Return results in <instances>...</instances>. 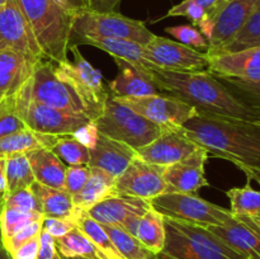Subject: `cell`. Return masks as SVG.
I'll use <instances>...</instances> for the list:
<instances>
[{"label": "cell", "mask_w": 260, "mask_h": 259, "mask_svg": "<svg viewBox=\"0 0 260 259\" xmlns=\"http://www.w3.org/2000/svg\"><path fill=\"white\" fill-rule=\"evenodd\" d=\"M149 76L161 93L170 94L194 107L198 114L254 122L260 114L246 106L210 71L179 73L155 69Z\"/></svg>", "instance_id": "cell-1"}, {"label": "cell", "mask_w": 260, "mask_h": 259, "mask_svg": "<svg viewBox=\"0 0 260 259\" xmlns=\"http://www.w3.org/2000/svg\"><path fill=\"white\" fill-rule=\"evenodd\" d=\"M182 131L211 156L231 161L240 170L260 167V130L253 122L197 114Z\"/></svg>", "instance_id": "cell-2"}, {"label": "cell", "mask_w": 260, "mask_h": 259, "mask_svg": "<svg viewBox=\"0 0 260 259\" xmlns=\"http://www.w3.org/2000/svg\"><path fill=\"white\" fill-rule=\"evenodd\" d=\"M47 60H68L73 13L56 0H17Z\"/></svg>", "instance_id": "cell-3"}, {"label": "cell", "mask_w": 260, "mask_h": 259, "mask_svg": "<svg viewBox=\"0 0 260 259\" xmlns=\"http://www.w3.org/2000/svg\"><path fill=\"white\" fill-rule=\"evenodd\" d=\"M165 245L157 259H246L207 228L164 217Z\"/></svg>", "instance_id": "cell-4"}, {"label": "cell", "mask_w": 260, "mask_h": 259, "mask_svg": "<svg viewBox=\"0 0 260 259\" xmlns=\"http://www.w3.org/2000/svg\"><path fill=\"white\" fill-rule=\"evenodd\" d=\"M94 122L99 134L124 142L135 150L149 145L165 131L129 107L122 104L111 94Z\"/></svg>", "instance_id": "cell-5"}, {"label": "cell", "mask_w": 260, "mask_h": 259, "mask_svg": "<svg viewBox=\"0 0 260 259\" xmlns=\"http://www.w3.org/2000/svg\"><path fill=\"white\" fill-rule=\"evenodd\" d=\"M83 36L123 38L145 46L155 35L141 20L124 17L117 12L103 13L80 9L73 14L71 37Z\"/></svg>", "instance_id": "cell-6"}, {"label": "cell", "mask_w": 260, "mask_h": 259, "mask_svg": "<svg viewBox=\"0 0 260 259\" xmlns=\"http://www.w3.org/2000/svg\"><path fill=\"white\" fill-rule=\"evenodd\" d=\"M69 51L73 53V61L53 62L56 75L69 83L85 104L89 116L93 121L101 114L104 103L109 95V90L104 85L101 70L94 68L79 51L78 46H70Z\"/></svg>", "instance_id": "cell-7"}, {"label": "cell", "mask_w": 260, "mask_h": 259, "mask_svg": "<svg viewBox=\"0 0 260 259\" xmlns=\"http://www.w3.org/2000/svg\"><path fill=\"white\" fill-rule=\"evenodd\" d=\"M151 207L164 217L196 225H222L234 217L230 210L201 198L193 193L167 192L149 201Z\"/></svg>", "instance_id": "cell-8"}, {"label": "cell", "mask_w": 260, "mask_h": 259, "mask_svg": "<svg viewBox=\"0 0 260 259\" xmlns=\"http://www.w3.org/2000/svg\"><path fill=\"white\" fill-rule=\"evenodd\" d=\"M23 86L28 95L40 103L71 113L84 114L90 118L80 96L71 88L70 84L56 75L53 62L47 58L36 63L32 75Z\"/></svg>", "instance_id": "cell-9"}, {"label": "cell", "mask_w": 260, "mask_h": 259, "mask_svg": "<svg viewBox=\"0 0 260 259\" xmlns=\"http://www.w3.org/2000/svg\"><path fill=\"white\" fill-rule=\"evenodd\" d=\"M17 113L25 126L33 131L50 135H73L79 127L91 121L84 114L71 113L40 103L28 95L24 86L14 93Z\"/></svg>", "instance_id": "cell-10"}, {"label": "cell", "mask_w": 260, "mask_h": 259, "mask_svg": "<svg viewBox=\"0 0 260 259\" xmlns=\"http://www.w3.org/2000/svg\"><path fill=\"white\" fill-rule=\"evenodd\" d=\"M0 50L12 51L33 63L46 58L17 0H7L0 7Z\"/></svg>", "instance_id": "cell-11"}, {"label": "cell", "mask_w": 260, "mask_h": 259, "mask_svg": "<svg viewBox=\"0 0 260 259\" xmlns=\"http://www.w3.org/2000/svg\"><path fill=\"white\" fill-rule=\"evenodd\" d=\"M116 99L164 130L180 128L188 119L198 114L194 107L167 93Z\"/></svg>", "instance_id": "cell-12"}, {"label": "cell", "mask_w": 260, "mask_h": 259, "mask_svg": "<svg viewBox=\"0 0 260 259\" xmlns=\"http://www.w3.org/2000/svg\"><path fill=\"white\" fill-rule=\"evenodd\" d=\"M145 52L147 58L162 70L200 73L208 71L210 65V56L207 52L156 35L145 45Z\"/></svg>", "instance_id": "cell-13"}, {"label": "cell", "mask_w": 260, "mask_h": 259, "mask_svg": "<svg viewBox=\"0 0 260 259\" xmlns=\"http://www.w3.org/2000/svg\"><path fill=\"white\" fill-rule=\"evenodd\" d=\"M164 170L165 167L149 164L136 157L116 179L114 190L147 201L152 200L167 192Z\"/></svg>", "instance_id": "cell-14"}, {"label": "cell", "mask_w": 260, "mask_h": 259, "mask_svg": "<svg viewBox=\"0 0 260 259\" xmlns=\"http://www.w3.org/2000/svg\"><path fill=\"white\" fill-rule=\"evenodd\" d=\"M208 157L210 154L207 150L198 146L187 157L165 167L164 180L167 192L197 195L201 188L208 187L210 182L206 178L205 169Z\"/></svg>", "instance_id": "cell-15"}, {"label": "cell", "mask_w": 260, "mask_h": 259, "mask_svg": "<svg viewBox=\"0 0 260 259\" xmlns=\"http://www.w3.org/2000/svg\"><path fill=\"white\" fill-rule=\"evenodd\" d=\"M259 5L260 0H229L225 3L213 18L212 36L208 41V55H213L218 48L228 43Z\"/></svg>", "instance_id": "cell-16"}, {"label": "cell", "mask_w": 260, "mask_h": 259, "mask_svg": "<svg viewBox=\"0 0 260 259\" xmlns=\"http://www.w3.org/2000/svg\"><path fill=\"white\" fill-rule=\"evenodd\" d=\"M198 147L180 128L165 130L149 145L136 150L137 157L149 164L168 167L192 154Z\"/></svg>", "instance_id": "cell-17"}, {"label": "cell", "mask_w": 260, "mask_h": 259, "mask_svg": "<svg viewBox=\"0 0 260 259\" xmlns=\"http://www.w3.org/2000/svg\"><path fill=\"white\" fill-rule=\"evenodd\" d=\"M207 229L246 259H260V229L248 216H234L226 223Z\"/></svg>", "instance_id": "cell-18"}, {"label": "cell", "mask_w": 260, "mask_h": 259, "mask_svg": "<svg viewBox=\"0 0 260 259\" xmlns=\"http://www.w3.org/2000/svg\"><path fill=\"white\" fill-rule=\"evenodd\" d=\"M151 208L147 200L135 196L113 193L88 210V215L102 225H117L123 228L129 220L140 217Z\"/></svg>", "instance_id": "cell-19"}, {"label": "cell", "mask_w": 260, "mask_h": 259, "mask_svg": "<svg viewBox=\"0 0 260 259\" xmlns=\"http://www.w3.org/2000/svg\"><path fill=\"white\" fill-rule=\"evenodd\" d=\"M208 56V71L215 76L249 81L260 80V47Z\"/></svg>", "instance_id": "cell-20"}, {"label": "cell", "mask_w": 260, "mask_h": 259, "mask_svg": "<svg viewBox=\"0 0 260 259\" xmlns=\"http://www.w3.org/2000/svg\"><path fill=\"white\" fill-rule=\"evenodd\" d=\"M136 157V150L131 146L98 134L95 146L89 149L88 165L98 168L117 179Z\"/></svg>", "instance_id": "cell-21"}, {"label": "cell", "mask_w": 260, "mask_h": 259, "mask_svg": "<svg viewBox=\"0 0 260 259\" xmlns=\"http://www.w3.org/2000/svg\"><path fill=\"white\" fill-rule=\"evenodd\" d=\"M79 45H88L99 48V50L109 53L113 58H122V60L128 61L129 63L137 66L140 70L147 74L151 70L159 69L147 58L145 46L141 43L134 42V41L123 40V38L88 37V36L70 38V46Z\"/></svg>", "instance_id": "cell-22"}, {"label": "cell", "mask_w": 260, "mask_h": 259, "mask_svg": "<svg viewBox=\"0 0 260 259\" xmlns=\"http://www.w3.org/2000/svg\"><path fill=\"white\" fill-rule=\"evenodd\" d=\"M114 61L118 66V74L108 83L111 95L116 98H139L161 93L149 74L122 58H114Z\"/></svg>", "instance_id": "cell-23"}, {"label": "cell", "mask_w": 260, "mask_h": 259, "mask_svg": "<svg viewBox=\"0 0 260 259\" xmlns=\"http://www.w3.org/2000/svg\"><path fill=\"white\" fill-rule=\"evenodd\" d=\"M124 230L135 236L140 243L144 244L149 250L157 254L165 245V225L164 216L160 215L154 208H150L140 217L129 220L123 226Z\"/></svg>", "instance_id": "cell-24"}, {"label": "cell", "mask_w": 260, "mask_h": 259, "mask_svg": "<svg viewBox=\"0 0 260 259\" xmlns=\"http://www.w3.org/2000/svg\"><path fill=\"white\" fill-rule=\"evenodd\" d=\"M36 63L8 50H0V94L17 93L33 73Z\"/></svg>", "instance_id": "cell-25"}, {"label": "cell", "mask_w": 260, "mask_h": 259, "mask_svg": "<svg viewBox=\"0 0 260 259\" xmlns=\"http://www.w3.org/2000/svg\"><path fill=\"white\" fill-rule=\"evenodd\" d=\"M36 182L47 187L63 189L68 165L58 159L51 149H40L27 152Z\"/></svg>", "instance_id": "cell-26"}, {"label": "cell", "mask_w": 260, "mask_h": 259, "mask_svg": "<svg viewBox=\"0 0 260 259\" xmlns=\"http://www.w3.org/2000/svg\"><path fill=\"white\" fill-rule=\"evenodd\" d=\"M57 140V135L42 134L27 127L0 139V157L13 154H27L40 149H52Z\"/></svg>", "instance_id": "cell-27"}, {"label": "cell", "mask_w": 260, "mask_h": 259, "mask_svg": "<svg viewBox=\"0 0 260 259\" xmlns=\"http://www.w3.org/2000/svg\"><path fill=\"white\" fill-rule=\"evenodd\" d=\"M114 179L112 175L107 174L98 168H90V175L86 180L85 185L73 196L74 205L79 210L88 211L93 206L103 201L108 196L116 193L114 190Z\"/></svg>", "instance_id": "cell-28"}, {"label": "cell", "mask_w": 260, "mask_h": 259, "mask_svg": "<svg viewBox=\"0 0 260 259\" xmlns=\"http://www.w3.org/2000/svg\"><path fill=\"white\" fill-rule=\"evenodd\" d=\"M29 188L37 197L45 217H63L73 220L76 207L74 205L73 196L69 195L66 190L47 187L38 182L33 183Z\"/></svg>", "instance_id": "cell-29"}, {"label": "cell", "mask_w": 260, "mask_h": 259, "mask_svg": "<svg viewBox=\"0 0 260 259\" xmlns=\"http://www.w3.org/2000/svg\"><path fill=\"white\" fill-rule=\"evenodd\" d=\"M56 248L63 258L108 259L106 254L79 229L56 239Z\"/></svg>", "instance_id": "cell-30"}, {"label": "cell", "mask_w": 260, "mask_h": 259, "mask_svg": "<svg viewBox=\"0 0 260 259\" xmlns=\"http://www.w3.org/2000/svg\"><path fill=\"white\" fill-rule=\"evenodd\" d=\"M103 228L121 255V259H157L156 254L149 250L122 226L103 225Z\"/></svg>", "instance_id": "cell-31"}, {"label": "cell", "mask_w": 260, "mask_h": 259, "mask_svg": "<svg viewBox=\"0 0 260 259\" xmlns=\"http://www.w3.org/2000/svg\"><path fill=\"white\" fill-rule=\"evenodd\" d=\"M74 223H75L76 229L85 234L102 251L107 255L108 259H121V255L114 248L113 243H112L111 238L108 234L104 230L103 225L96 222L94 218H91L88 215V212L84 210H79L76 208V212L73 217Z\"/></svg>", "instance_id": "cell-32"}, {"label": "cell", "mask_w": 260, "mask_h": 259, "mask_svg": "<svg viewBox=\"0 0 260 259\" xmlns=\"http://www.w3.org/2000/svg\"><path fill=\"white\" fill-rule=\"evenodd\" d=\"M5 177H7L5 193L25 189L36 182L29 160L25 154H13L5 157Z\"/></svg>", "instance_id": "cell-33"}, {"label": "cell", "mask_w": 260, "mask_h": 259, "mask_svg": "<svg viewBox=\"0 0 260 259\" xmlns=\"http://www.w3.org/2000/svg\"><path fill=\"white\" fill-rule=\"evenodd\" d=\"M248 179L244 187L230 188L226 196L230 200V211L234 216L260 217V190L254 189Z\"/></svg>", "instance_id": "cell-34"}, {"label": "cell", "mask_w": 260, "mask_h": 259, "mask_svg": "<svg viewBox=\"0 0 260 259\" xmlns=\"http://www.w3.org/2000/svg\"><path fill=\"white\" fill-rule=\"evenodd\" d=\"M253 47H260V5L241 29L213 55L221 52H235Z\"/></svg>", "instance_id": "cell-35"}, {"label": "cell", "mask_w": 260, "mask_h": 259, "mask_svg": "<svg viewBox=\"0 0 260 259\" xmlns=\"http://www.w3.org/2000/svg\"><path fill=\"white\" fill-rule=\"evenodd\" d=\"M167 17L188 18L192 22V25H194L196 28H200L202 35L207 38V41H210L211 36H212L213 25L210 20V15L194 0H183L179 4L172 7L165 15V18Z\"/></svg>", "instance_id": "cell-36"}, {"label": "cell", "mask_w": 260, "mask_h": 259, "mask_svg": "<svg viewBox=\"0 0 260 259\" xmlns=\"http://www.w3.org/2000/svg\"><path fill=\"white\" fill-rule=\"evenodd\" d=\"M58 159L62 160L68 167L70 165H88L89 149L76 141L71 135H61L57 142L51 149Z\"/></svg>", "instance_id": "cell-37"}, {"label": "cell", "mask_w": 260, "mask_h": 259, "mask_svg": "<svg viewBox=\"0 0 260 259\" xmlns=\"http://www.w3.org/2000/svg\"><path fill=\"white\" fill-rule=\"evenodd\" d=\"M218 78V76H217ZM235 96L260 114V80L249 81L231 78H218Z\"/></svg>", "instance_id": "cell-38"}, {"label": "cell", "mask_w": 260, "mask_h": 259, "mask_svg": "<svg viewBox=\"0 0 260 259\" xmlns=\"http://www.w3.org/2000/svg\"><path fill=\"white\" fill-rule=\"evenodd\" d=\"M43 217H45V216H43L42 213L24 212V211L14 210V208L4 207V210H3L2 212V217H0L3 243L7 241L9 238H12L17 231L20 230V229L29 225L33 221L40 220V218Z\"/></svg>", "instance_id": "cell-39"}, {"label": "cell", "mask_w": 260, "mask_h": 259, "mask_svg": "<svg viewBox=\"0 0 260 259\" xmlns=\"http://www.w3.org/2000/svg\"><path fill=\"white\" fill-rule=\"evenodd\" d=\"M24 128L27 126L15 109L14 94L3 96L0 101V139Z\"/></svg>", "instance_id": "cell-40"}, {"label": "cell", "mask_w": 260, "mask_h": 259, "mask_svg": "<svg viewBox=\"0 0 260 259\" xmlns=\"http://www.w3.org/2000/svg\"><path fill=\"white\" fill-rule=\"evenodd\" d=\"M165 32L169 33L172 37L177 38L178 42L183 43L185 46L196 48V50H208V41L202 35L200 29L192 24H180L173 25V27L165 28Z\"/></svg>", "instance_id": "cell-41"}, {"label": "cell", "mask_w": 260, "mask_h": 259, "mask_svg": "<svg viewBox=\"0 0 260 259\" xmlns=\"http://www.w3.org/2000/svg\"><path fill=\"white\" fill-rule=\"evenodd\" d=\"M4 207L24 211V212L42 213L40 202H38L35 193L30 190V188L15 190L12 193H5Z\"/></svg>", "instance_id": "cell-42"}, {"label": "cell", "mask_w": 260, "mask_h": 259, "mask_svg": "<svg viewBox=\"0 0 260 259\" xmlns=\"http://www.w3.org/2000/svg\"><path fill=\"white\" fill-rule=\"evenodd\" d=\"M89 175H90L89 165H70L66 168L63 190H66L71 196L76 195L85 185Z\"/></svg>", "instance_id": "cell-43"}, {"label": "cell", "mask_w": 260, "mask_h": 259, "mask_svg": "<svg viewBox=\"0 0 260 259\" xmlns=\"http://www.w3.org/2000/svg\"><path fill=\"white\" fill-rule=\"evenodd\" d=\"M42 222H43V218L33 221V222H30L29 225L24 226V228L20 229L19 231H17L12 238H9L7 241H4L3 245H4L5 249H7L8 253L9 254L13 253V251H14L18 246L22 245L23 243L28 241L29 239L35 238V236L40 235L41 231H42Z\"/></svg>", "instance_id": "cell-44"}, {"label": "cell", "mask_w": 260, "mask_h": 259, "mask_svg": "<svg viewBox=\"0 0 260 259\" xmlns=\"http://www.w3.org/2000/svg\"><path fill=\"white\" fill-rule=\"evenodd\" d=\"M76 226L71 218L63 217H43L42 230L47 231L51 236L55 239L61 238L74 230Z\"/></svg>", "instance_id": "cell-45"}, {"label": "cell", "mask_w": 260, "mask_h": 259, "mask_svg": "<svg viewBox=\"0 0 260 259\" xmlns=\"http://www.w3.org/2000/svg\"><path fill=\"white\" fill-rule=\"evenodd\" d=\"M98 134L99 132L98 128H96L95 122L90 121L88 122V123L83 124L81 127H79L71 136H73L76 141L80 142L81 145L88 147V149H93L96 144Z\"/></svg>", "instance_id": "cell-46"}, {"label": "cell", "mask_w": 260, "mask_h": 259, "mask_svg": "<svg viewBox=\"0 0 260 259\" xmlns=\"http://www.w3.org/2000/svg\"><path fill=\"white\" fill-rule=\"evenodd\" d=\"M40 235L29 239L18 246L13 253H10L12 259H37L38 250H40Z\"/></svg>", "instance_id": "cell-47"}, {"label": "cell", "mask_w": 260, "mask_h": 259, "mask_svg": "<svg viewBox=\"0 0 260 259\" xmlns=\"http://www.w3.org/2000/svg\"><path fill=\"white\" fill-rule=\"evenodd\" d=\"M56 254H57L56 239L47 231L42 230L40 235V250H38L37 259H53Z\"/></svg>", "instance_id": "cell-48"}, {"label": "cell", "mask_w": 260, "mask_h": 259, "mask_svg": "<svg viewBox=\"0 0 260 259\" xmlns=\"http://www.w3.org/2000/svg\"><path fill=\"white\" fill-rule=\"evenodd\" d=\"M122 0H81L83 9L91 12H116Z\"/></svg>", "instance_id": "cell-49"}, {"label": "cell", "mask_w": 260, "mask_h": 259, "mask_svg": "<svg viewBox=\"0 0 260 259\" xmlns=\"http://www.w3.org/2000/svg\"><path fill=\"white\" fill-rule=\"evenodd\" d=\"M58 4L62 8H65L66 10L71 12L74 14L78 10L83 9V5H81V0H56Z\"/></svg>", "instance_id": "cell-50"}, {"label": "cell", "mask_w": 260, "mask_h": 259, "mask_svg": "<svg viewBox=\"0 0 260 259\" xmlns=\"http://www.w3.org/2000/svg\"><path fill=\"white\" fill-rule=\"evenodd\" d=\"M194 2L197 3V4H200L201 7H202L203 9L208 13V15H210V19H211V15H212L213 12H215L216 7H217V4L220 0H194Z\"/></svg>", "instance_id": "cell-51"}, {"label": "cell", "mask_w": 260, "mask_h": 259, "mask_svg": "<svg viewBox=\"0 0 260 259\" xmlns=\"http://www.w3.org/2000/svg\"><path fill=\"white\" fill-rule=\"evenodd\" d=\"M7 192V177H5V157H0V193Z\"/></svg>", "instance_id": "cell-52"}, {"label": "cell", "mask_w": 260, "mask_h": 259, "mask_svg": "<svg viewBox=\"0 0 260 259\" xmlns=\"http://www.w3.org/2000/svg\"><path fill=\"white\" fill-rule=\"evenodd\" d=\"M244 174L246 175V179L249 180H256L260 185V167L258 168H249V169L243 170Z\"/></svg>", "instance_id": "cell-53"}, {"label": "cell", "mask_w": 260, "mask_h": 259, "mask_svg": "<svg viewBox=\"0 0 260 259\" xmlns=\"http://www.w3.org/2000/svg\"><path fill=\"white\" fill-rule=\"evenodd\" d=\"M4 197H5V193H0V217H2V212H3V210H4ZM0 244H3L2 222H0Z\"/></svg>", "instance_id": "cell-54"}, {"label": "cell", "mask_w": 260, "mask_h": 259, "mask_svg": "<svg viewBox=\"0 0 260 259\" xmlns=\"http://www.w3.org/2000/svg\"><path fill=\"white\" fill-rule=\"evenodd\" d=\"M0 259H12V256H10V254L8 253V250L4 248L3 244H0Z\"/></svg>", "instance_id": "cell-55"}, {"label": "cell", "mask_w": 260, "mask_h": 259, "mask_svg": "<svg viewBox=\"0 0 260 259\" xmlns=\"http://www.w3.org/2000/svg\"><path fill=\"white\" fill-rule=\"evenodd\" d=\"M228 2H229V0H220V2H218L217 7H216V9H215V12H213V14L211 15V19L210 20H211V23H212V25H213V18L216 17V14H217V12H218V10H220V8L222 7V5L225 4V3H228Z\"/></svg>", "instance_id": "cell-56"}, {"label": "cell", "mask_w": 260, "mask_h": 259, "mask_svg": "<svg viewBox=\"0 0 260 259\" xmlns=\"http://www.w3.org/2000/svg\"><path fill=\"white\" fill-rule=\"evenodd\" d=\"M250 220L260 229V217H250Z\"/></svg>", "instance_id": "cell-57"}, {"label": "cell", "mask_w": 260, "mask_h": 259, "mask_svg": "<svg viewBox=\"0 0 260 259\" xmlns=\"http://www.w3.org/2000/svg\"><path fill=\"white\" fill-rule=\"evenodd\" d=\"M253 123H254V124H255V126H256V127H258V128L260 130V118H259V119H256V121H254V122H253Z\"/></svg>", "instance_id": "cell-58"}, {"label": "cell", "mask_w": 260, "mask_h": 259, "mask_svg": "<svg viewBox=\"0 0 260 259\" xmlns=\"http://www.w3.org/2000/svg\"><path fill=\"white\" fill-rule=\"evenodd\" d=\"M53 259H63V258H62V255H61V254L57 251V254H56L55 258H53Z\"/></svg>", "instance_id": "cell-59"}, {"label": "cell", "mask_w": 260, "mask_h": 259, "mask_svg": "<svg viewBox=\"0 0 260 259\" xmlns=\"http://www.w3.org/2000/svg\"><path fill=\"white\" fill-rule=\"evenodd\" d=\"M5 2H7V0H0V7H2V5H4Z\"/></svg>", "instance_id": "cell-60"}, {"label": "cell", "mask_w": 260, "mask_h": 259, "mask_svg": "<svg viewBox=\"0 0 260 259\" xmlns=\"http://www.w3.org/2000/svg\"><path fill=\"white\" fill-rule=\"evenodd\" d=\"M63 258V256H62ZM63 259H84V258H63Z\"/></svg>", "instance_id": "cell-61"}, {"label": "cell", "mask_w": 260, "mask_h": 259, "mask_svg": "<svg viewBox=\"0 0 260 259\" xmlns=\"http://www.w3.org/2000/svg\"><path fill=\"white\" fill-rule=\"evenodd\" d=\"M2 99H3V95H2V94H0V101H2Z\"/></svg>", "instance_id": "cell-62"}]
</instances>
